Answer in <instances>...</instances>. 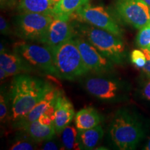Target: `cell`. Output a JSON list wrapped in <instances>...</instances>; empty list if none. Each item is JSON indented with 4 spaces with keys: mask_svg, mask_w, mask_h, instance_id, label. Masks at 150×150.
Segmentation results:
<instances>
[{
    "mask_svg": "<svg viewBox=\"0 0 150 150\" xmlns=\"http://www.w3.org/2000/svg\"><path fill=\"white\" fill-rule=\"evenodd\" d=\"M13 51L20 56L30 72H41L57 76L51 49L44 45L20 42L14 45Z\"/></svg>",
    "mask_w": 150,
    "mask_h": 150,
    "instance_id": "cell-5",
    "label": "cell"
},
{
    "mask_svg": "<svg viewBox=\"0 0 150 150\" xmlns=\"http://www.w3.org/2000/svg\"><path fill=\"white\" fill-rule=\"evenodd\" d=\"M86 66L95 74L110 73L113 70V63L101 53L88 40L81 35L73 38Z\"/></svg>",
    "mask_w": 150,
    "mask_h": 150,
    "instance_id": "cell-10",
    "label": "cell"
},
{
    "mask_svg": "<svg viewBox=\"0 0 150 150\" xmlns=\"http://www.w3.org/2000/svg\"><path fill=\"white\" fill-rule=\"evenodd\" d=\"M141 94L143 98L150 102V79H148L142 86Z\"/></svg>",
    "mask_w": 150,
    "mask_h": 150,
    "instance_id": "cell-27",
    "label": "cell"
},
{
    "mask_svg": "<svg viewBox=\"0 0 150 150\" xmlns=\"http://www.w3.org/2000/svg\"><path fill=\"white\" fill-rule=\"evenodd\" d=\"M142 72L148 79H150V59L147 60L145 66L142 68Z\"/></svg>",
    "mask_w": 150,
    "mask_h": 150,
    "instance_id": "cell-29",
    "label": "cell"
},
{
    "mask_svg": "<svg viewBox=\"0 0 150 150\" xmlns=\"http://www.w3.org/2000/svg\"><path fill=\"white\" fill-rule=\"evenodd\" d=\"M0 67L6 71L8 76H16L24 73H30L27 65L24 64L18 54L8 50L0 52Z\"/></svg>",
    "mask_w": 150,
    "mask_h": 150,
    "instance_id": "cell-15",
    "label": "cell"
},
{
    "mask_svg": "<svg viewBox=\"0 0 150 150\" xmlns=\"http://www.w3.org/2000/svg\"><path fill=\"white\" fill-rule=\"evenodd\" d=\"M136 43L140 50L149 47L150 45V24L140 29L137 34Z\"/></svg>",
    "mask_w": 150,
    "mask_h": 150,
    "instance_id": "cell-23",
    "label": "cell"
},
{
    "mask_svg": "<svg viewBox=\"0 0 150 150\" xmlns=\"http://www.w3.org/2000/svg\"><path fill=\"white\" fill-rule=\"evenodd\" d=\"M8 74H7L6 71L3 68V67H0V79H1V80L2 81L5 78L8 77Z\"/></svg>",
    "mask_w": 150,
    "mask_h": 150,
    "instance_id": "cell-30",
    "label": "cell"
},
{
    "mask_svg": "<svg viewBox=\"0 0 150 150\" xmlns=\"http://www.w3.org/2000/svg\"><path fill=\"white\" fill-rule=\"evenodd\" d=\"M78 131L73 126L65 127L61 133V142L65 149H80L78 143Z\"/></svg>",
    "mask_w": 150,
    "mask_h": 150,
    "instance_id": "cell-20",
    "label": "cell"
},
{
    "mask_svg": "<svg viewBox=\"0 0 150 150\" xmlns=\"http://www.w3.org/2000/svg\"><path fill=\"white\" fill-rule=\"evenodd\" d=\"M77 31L115 64L125 63L126 48L122 38L89 24H79Z\"/></svg>",
    "mask_w": 150,
    "mask_h": 150,
    "instance_id": "cell-3",
    "label": "cell"
},
{
    "mask_svg": "<svg viewBox=\"0 0 150 150\" xmlns=\"http://www.w3.org/2000/svg\"><path fill=\"white\" fill-rule=\"evenodd\" d=\"M55 137V136H54ZM54 137L52 139L44 141L43 145L41 146V149L45 150H58V149H65L63 144L59 140L54 139Z\"/></svg>",
    "mask_w": 150,
    "mask_h": 150,
    "instance_id": "cell-25",
    "label": "cell"
},
{
    "mask_svg": "<svg viewBox=\"0 0 150 150\" xmlns=\"http://www.w3.org/2000/svg\"><path fill=\"white\" fill-rule=\"evenodd\" d=\"M53 88L48 82L27 73L14 76L9 92L13 122L24 117Z\"/></svg>",
    "mask_w": 150,
    "mask_h": 150,
    "instance_id": "cell-1",
    "label": "cell"
},
{
    "mask_svg": "<svg viewBox=\"0 0 150 150\" xmlns=\"http://www.w3.org/2000/svg\"><path fill=\"white\" fill-rule=\"evenodd\" d=\"M54 15L22 13L15 18L16 32L18 37L27 41L40 42L45 36Z\"/></svg>",
    "mask_w": 150,
    "mask_h": 150,
    "instance_id": "cell-7",
    "label": "cell"
},
{
    "mask_svg": "<svg viewBox=\"0 0 150 150\" xmlns=\"http://www.w3.org/2000/svg\"><path fill=\"white\" fill-rule=\"evenodd\" d=\"M144 1H145L146 4H147L149 6V8H150V0H144Z\"/></svg>",
    "mask_w": 150,
    "mask_h": 150,
    "instance_id": "cell-32",
    "label": "cell"
},
{
    "mask_svg": "<svg viewBox=\"0 0 150 150\" xmlns=\"http://www.w3.org/2000/svg\"><path fill=\"white\" fill-rule=\"evenodd\" d=\"M70 20L71 16H54L40 43L54 50L73 38L76 34L74 26Z\"/></svg>",
    "mask_w": 150,
    "mask_h": 150,
    "instance_id": "cell-11",
    "label": "cell"
},
{
    "mask_svg": "<svg viewBox=\"0 0 150 150\" xmlns=\"http://www.w3.org/2000/svg\"><path fill=\"white\" fill-rule=\"evenodd\" d=\"M61 91L59 89L53 88L21 120L13 123V127L20 129L26 124L36 120L43 114L54 110V105L56 99Z\"/></svg>",
    "mask_w": 150,
    "mask_h": 150,
    "instance_id": "cell-12",
    "label": "cell"
},
{
    "mask_svg": "<svg viewBox=\"0 0 150 150\" xmlns=\"http://www.w3.org/2000/svg\"><path fill=\"white\" fill-rule=\"evenodd\" d=\"M145 127L139 116L128 108L115 112L109 127L110 140L118 149H135L145 136Z\"/></svg>",
    "mask_w": 150,
    "mask_h": 150,
    "instance_id": "cell-2",
    "label": "cell"
},
{
    "mask_svg": "<svg viewBox=\"0 0 150 150\" xmlns=\"http://www.w3.org/2000/svg\"><path fill=\"white\" fill-rule=\"evenodd\" d=\"M143 149H145V150H150V137L149 138V139H148L147 142H146L145 145L144 146Z\"/></svg>",
    "mask_w": 150,
    "mask_h": 150,
    "instance_id": "cell-31",
    "label": "cell"
},
{
    "mask_svg": "<svg viewBox=\"0 0 150 150\" xmlns=\"http://www.w3.org/2000/svg\"><path fill=\"white\" fill-rule=\"evenodd\" d=\"M104 130L100 125L86 130H78V143L80 149H94L101 142Z\"/></svg>",
    "mask_w": 150,
    "mask_h": 150,
    "instance_id": "cell-17",
    "label": "cell"
},
{
    "mask_svg": "<svg viewBox=\"0 0 150 150\" xmlns=\"http://www.w3.org/2000/svg\"><path fill=\"white\" fill-rule=\"evenodd\" d=\"M103 120L101 114L93 107H86L75 115V123L77 130H86L99 125Z\"/></svg>",
    "mask_w": 150,
    "mask_h": 150,
    "instance_id": "cell-16",
    "label": "cell"
},
{
    "mask_svg": "<svg viewBox=\"0 0 150 150\" xmlns=\"http://www.w3.org/2000/svg\"><path fill=\"white\" fill-rule=\"evenodd\" d=\"M74 116L72 104L61 92L54 105L53 122L56 134H61L63 129L70 125Z\"/></svg>",
    "mask_w": 150,
    "mask_h": 150,
    "instance_id": "cell-13",
    "label": "cell"
},
{
    "mask_svg": "<svg viewBox=\"0 0 150 150\" xmlns=\"http://www.w3.org/2000/svg\"><path fill=\"white\" fill-rule=\"evenodd\" d=\"M55 4L52 0H19L18 9L20 13H33L54 15Z\"/></svg>",
    "mask_w": 150,
    "mask_h": 150,
    "instance_id": "cell-18",
    "label": "cell"
},
{
    "mask_svg": "<svg viewBox=\"0 0 150 150\" xmlns=\"http://www.w3.org/2000/svg\"><path fill=\"white\" fill-rule=\"evenodd\" d=\"M25 133V134L20 135V136L16 137L9 149L32 150L37 149V142L34 141L27 133Z\"/></svg>",
    "mask_w": 150,
    "mask_h": 150,
    "instance_id": "cell-21",
    "label": "cell"
},
{
    "mask_svg": "<svg viewBox=\"0 0 150 150\" xmlns=\"http://www.w3.org/2000/svg\"><path fill=\"white\" fill-rule=\"evenodd\" d=\"M76 13L86 23L122 38L123 31L117 20L102 6H92L88 3L78 9Z\"/></svg>",
    "mask_w": 150,
    "mask_h": 150,
    "instance_id": "cell-8",
    "label": "cell"
},
{
    "mask_svg": "<svg viewBox=\"0 0 150 150\" xmlns=\"http://www.w3.org/2000/svg\"><path fill=\"white\" fill-rule=\"evenodd\" d=\"M115 10L124 22L136 29L150 24V8L144 0H115Z\"/></svg>",
    "mask_w": 150,
    "mask_h": 150,
    "instance_id": "cell-9",
    "label": "cell"
},
{
    "mask_svg": "<svg viewBox=\"0 0 150 150\" xmlns=\"http://www.w3.org/2000/svg\"><path fill=\"white\" fill-rule=\"evenodd\" d=\"M148 49H149V50H150V45H149V47H148Z\"/></svg>",
    "mask_w": 150,
    "mask_h": 150,
    "instance_id": "cell-34",
    "label": "cell"
},
{
    "mask_svg": "<svg viewBox=\"0 0 150 150\" xmlns=\"http://www.w3.org/2000/svg\"><path fill=\"white\" fill-rule=\"evenodd\" d=\"M11 101L9 93H7L4 88H1L0 95V119L1 122H5L9 116L11 117Z\"/></svg>",
    "mask_w": 150,
    "mask_h": 150,
    "instance_id": "cell-22",
    "label": "cell"
},
{
    "mask_svg": "<svg viewBox=\"0 0 150 150\" xmlns=\"http://www.w3.org/2000/svg\"><path fill=\"white\" fill-rule=\"evenodd\" d=\"M108 74H96L86 78L84 81L86 91L104 102H115L126 99L129 86L124 81Z\"/></svg>",
    "mask_w": 150,
    "mask_h": 150,
    "instance_id": "cell-6",
    "label": "cell"
},
{
    "mask_svg": "<svg viewBox=\"0 0 150 150\" xmlns=\"http://www.w3.org/2000/svg\"><path fill=\"white\" fill-rule=\"evenodd\" d=\"M131 61L137 68L142 69L147 63L145 54L141 50H134L131 53Z\"/></svg>",
    "mask_w": 150,
    "mask_h": 150,
    "instance_id": "cell-24",
    "label": "cell"
},
{
    "mask_svg": "<svg viewBox=\"0 0 150 150\" xmlns=\"http://www.w3.org/2000/svg\"><path fill=\"white\" fill-rule=\"evenodd\" d=\"M89 0H61L54 6V16H72Z\"/></svg>",
    "mask_w": 150,
    "mask_h": 150,
    "instance_id": "cell-19",
    "label": "cell"
},
{
    "mask_svg": "<svg viewBox=\"0 0 150 150\" xmlns=\"http://www.w3.org/2000/svg\"><path fill=\"white\" fill-rule=\"evenodd\" d=\"M16 0H0L1 8H4L12 6L16 3Z\"/></svg>",
    "mask_w": 150,
    "mask_h": 150,
    "instance_id": "cell-28",
    "label": "cell"
},
{
    "mask_svg": "<svg viewBox=\"0 0 150 150\" xmlns=\"http://www.w3.org/2000/svg\"><path fill=\"white\" fill-rule=\"evenodd\" d=\"M52 1H53V2H54V3L55 4H56V3H58V2H59V1H61V0H52Z\"/></svg>",
    "mask_w": 150,
    "mask_h": 150,
    "instance_id": "cell-33",
    "label": "cell"
},
{
    "mask_svg": "<svg viewBox=\"0 0 150 150\" xmlns=\"http://www.w3.org/2000/svg\"><path fill=\"white\" fill-rule=\"evenodd\" d=\"M0 31L1 34L4 35H8L11 33L10 26L3 16L0 18Z\"/></svg>",
    "mask_w": 150,
    "mask_h": 150,
    "instance_id": "cell-26",
    "label": "cell"
},
{
    "mask_svg": "<svg viewBox=\"0 0 150 150\" xmlns=\"http://www.w3.org/2000/svg\"><path fill=\"white\" fill-rule=\"evenodd\" d=\"M57 77L72 81L90 72L74 38L52 50Z\"/></svg>",
    "mask_w": 150,
    "mask_h": 150,
    "instance_id": "cell-4",
    "label": "cell"
},
{
    "mask_svg": "<svg viewBox=\"0 0 150 150\" xmlns=\"http://www.w3.org/2000/svg\"><path fill=\"white\" fill-rule=\"evenodd\" d=\"M20 129L27 133L37 143L52 139L56 134L54 123L45 124L39 119L26 124Z\"/></svg>",
    "mask_w": 150,
    "mask_h": 150,
    "instance_id": "cell-14",
    "label": "cell"
}]
</instances>
